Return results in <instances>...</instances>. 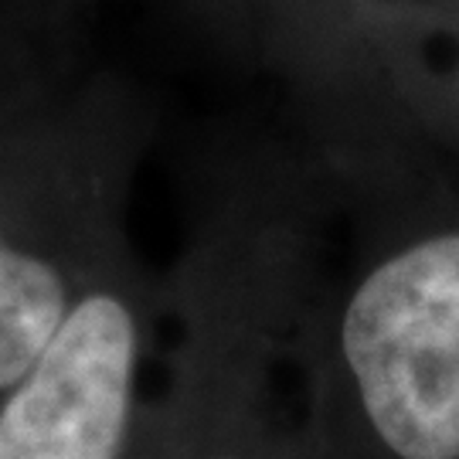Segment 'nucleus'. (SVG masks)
<instances>
[{"mask_svg": "<svg viewBox=\"0 0 459 459\" xmlns=\"http://www.w3.org/2000/svg\"><path fill=\"white\" fill-rule=\"evenodd\" d=\"M344 354L398 456L459 459V235L411 246L364 279Z\"/></svg>", "mask_w": 459, "mask_h": 459, "instance_id": "1", "label": "nucleus"}, {"mask_svg": "<svg viewBox=\"0 0 459 459\" xmlns=\"http://www.w3.org/2000/svg\"><path fill=\"white\" fill-rule=\"evenodd\" d=\"M136 333L113 296H89L0 409V459H116Z\"/></svg>", "mask_w": 459, "mask_h": 459, "instance_id": "2", "label": "nucleus"}, {"mask_svg": "<svg viewBox=\"0 0 459 459\" xmlns=\"http://www.w3.org/2000/svg\"><path fill=\"white\" fill-rule=\"evenodd\" d=\"M65 320L55 269L0 242V388L17 385Z\"/></svg>", "mask_w": 459, "mask_h": 459, "instance_id": "3", "label": "nucleus"}]
</instances>
